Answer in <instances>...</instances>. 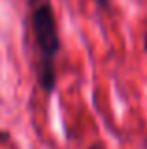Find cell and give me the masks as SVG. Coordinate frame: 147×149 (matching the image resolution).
I'll use <instances>...</instances> for the list:
<instances>
[{
    "label": "cell",
    "instance_id": "3",
    "mask_svg": "<svg viewBox=\"0 0 147 149\" xmlns=\"http://www.w3.org/2000/svg\"><path fill=\"white\" fill-rule=\"evenodd\" d=\"M145 45H147V40H145Z\"/></svg>",
    "mask_w": 147,
    "mask_h": 149
},
{
    "label": "cell",
    "instance_id": "1",
    "mask_svg": "<svg viewBox=\"0 0 147 149\" xmlns=\"http://www.w3.org/2000/svg\"><path fill=\"white\" fill-rule=\"evenodd\" d=\"M30 26L38 51V76L40 85L47 93L55 87V57L59 53L57 21L49 0H28Z\"/></svg>",
    "mask_w": 147,
    "mask_h": 149
},
{
    "label": "cell",
    "instance_id": "2",
    "mask_svg": "<svg viewBox=\"0 0 147 149\" xmlns=\"http://www.w3.org/2000/svg\"><path fill=\"white\" fill-rule=\"evenodd\" d=\"M96 2H98L100 6H107V0H96Z\"/></svg>",
    "mask_w": 147,
    "mask_h": 149
}]
</instances>
